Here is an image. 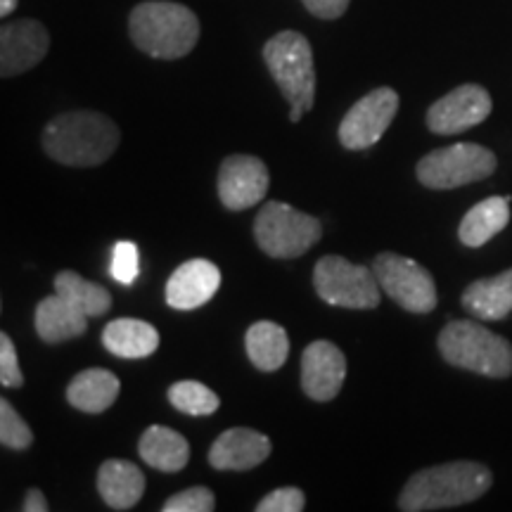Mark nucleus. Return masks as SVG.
<instances>
[{
	"label": "nucleus",
	"instance_id": "f257e3e1",
	"mask_svg": "<svg viewBox=\"0 0 512 512\" xmlns=\"http://www.w3.org/2000/svg\"><path fill=\"white\" fill-rule=\"evenodd\" d=\"M491 470L475 460H453L415 472L401 489L399 510L430 512L458 508L482 498L491 489Z\"/></svg>",
	"mask_w": 512,
	"mask_h": 512
},
{
	"label": "nucleus",
	"instance_id": "f03ea898",
	"mask_svg": "<svg viewBox=\"0 0 512 512\" xmlns=\"http://www.w3.org/2000/svg\"><path fill=\"white\" fill-rule=\"evenodd\" d=\"M119 128L100 112H64L43 128V150L64 166H98L114 155L119 145Z\"/></svg>",
	"mask_w": 512,
	"mask_h": 512
},
{
	"label": "nucleus",
	"instance_id": "7ed1b4c3",
	"mask_svg": "<svg viewBox=\"0 0 512 512\" xmlns=\"http://www.w3.org/2000/svg\"><path fill=\"white\" fill-rule=\"evenodd\" d=\"M128 36L155 60H181L200 41V19L181 3L147 0L128 15Z\"/></svg>",
	"mask_w": 512,
	"mask_h": 512
},
{
	"label": "nucleus",
	"instance_id": "20e7f679",
	"mask_svg": "<svg viewBox=\"0 0 512 512\" xmlns=\"http://www.w3.org/2000/svg\"><path fill=\"white\" fill-rule=\"evenodd\" d=\"M437 344L448 366L496 380L512 375V344L475 320H451L439 332Z\"/></svg>",
	"mask_w": 512,
	"mask_h": 512
},
{
	"label": "nucleus",
	"instance_id": "39448f33",
	"mask_svg": "<svg viewBox=\"0 0 512 512\" xmlns=\"http://www.w3.org/2000/svg\"><path fill=\"white\" fill-rule=\"evenodd\" d=\"M264 62L290 102V121L297 124L316 102V69L309 38L299 31H280L264 46Z\"/></svg>",
	"mask_w": 512,
	"mask_h": 512
},
{
	"label": "nucleus",
	"instance_id": "423d86ee",
	"mask_svg": "<svg viewBox=\"0 0 512 512\" xmlns=\"http://www.w3.org/2000/svg\"><path fill=\"white\" fill-rule=\"evenodd\" d=\"M323 226L311 214L285 202H266L256 214L254 238L259 249L273 259H297L318 245Z\"/></svg>",
	"mask_w": 512,
	"mask_h": 512
},
{
	"label": "nucleus",
	"instance_id": "0eeeda50",
	"mask_svg": "<svg viewBox=\"0 0 512 512\" xmlns=\"http://www.w3.org/2000/svg\"><path fill=\"white\" fill-rule=\"evenodd\" d=\"M498 159L489 147L479 143H456L439 147L425 155L415 166L418 181L430 190H453L477 183L496 171Z\"/></svg>",
	"mask_w": 512,
	"mask_h": 512
},
{
	"label": "nucleus",
	"instance_id": "6e6552de",
	"mask_svg": "<svg viewBox=\"0 0 512 512\" xmlns=\"http://www.w3.org/2000/svg\"><path fill=\"white\" fill-rule=\"evenodd\" d=\"M313 287L325 304L339 309H377L382 287L373 268L351 264L339 254H328L313 268Z\"/></svg>",
	"mask_w": 512,
	"mask_h": 512
},
{
	"label": "nucleus",
	"instance_id": "1a4fd4ad",
	"mask_svg": "<svg viewBox=\"0 0 512 512\" xmlns=\"http://www.w3.org/2000/svg\"><path fill=\"white\" fill-rule=\"evenodd\" d=\"M373 273L382 294L394 299L408 313H430L437 309V285L432 273L411 256L382 252L373 259Z\"/></svg>",
	"mask_w": 512,
	"mask_h": 512
},
{
	"label": "nucleus",
	"instance_id": "9d476101",
	"mask_svg": "<svg viewBox=\"0 0 512 512\" xmlns=\"http://www.w3.org/2000/svg\"><path fill=\"white\" fill-rule=\"evenodd\" d=\"M399 112V93L392 88H375L363 95L339 124L337 138L347 150H368L387 133Z\"/></svg>",
	"mask_w": 512,
	"mask_h": 512
},
{
	"label": "nucleus",
	"instance_id": "9b49d317",
	"mask_svg": "<svg viewBox=\"0 0 512 512\" xmlns=\"http://www.w3.org/2000/svg\"><path fill=\"white\" fill-rule=\"evenodd\" d=\"M491 95L477 83L453 88L444 98H439L427 110V128L437 136H458V133L475 128L491 114Z\"/></svg>",
	"mask_w": 512,
	"mask_h": 512
},
{
	"label": "nucleus",
	"instance_id": "f8f14e48",
	"mask_svg": "<svg viewBox=\"0 0 512 512\" xmlns=\"http://www.w3.org/2000/svg\"><path fill=\"white\" fill-rule=\"evenodd\" d=\"M268 176L266 164L252 155H230L219 169V200L230 211L252 209L266 197Z\"/></svg>",
	"mask_w": 512,
	"mask_h": 512
},
{
	"label": "nucleus",
	"instance_id": "ddd939ff",
	"mask_svg": "<svg viewBox=\"0 0 512 512\" xmlns=\"http://www.w3.org/2000/svg\"><path fill=\"white\" fill-rule=\"evenodd\" d=\"M50 34L36 19H15L0 29V76L12 79L34 69L48 55Z\"/></svg>",
	"mask_w": 512,
	"mask_h": 512
},
{
	"label": "nucleus",
	"instance_id": "4468645a",
	"mask_svg": "<svg viewBox=\"0 0 512 512\" xmlns=\"http://www.w3.org/2000/svg\"><path fill=\"white\" fill-rule=\"evenodd\" d=\"M347 377V358L337 344L318 339L302 354V389L309 399L325 403L337 399Z\"/></svg>",
	"mask_w": 512,
	"mask_h": 512
},
{
	"label": "nucleus",
	"instance_id": "2eb2a0df",
	"mask_svg": "<svg viewBox=\"0 0 512 512\" xmlns=\"http://www.w3.org/2000/svg\"><path fill=\"white\" fill-rule=\"evenodd\" d=\"M221 271L207 259H190L166 280V304L176 311L200 309L219 292Z\"/></svg>",
	"mask_w": 512,
	"mask_h": 512
},
{
	"label": "nucleus",
	"instance_id": "dca6fc26",
	"mask_svg": "<svg viewBox=\"0 0 512 512\" xmlns=\"http://www.w3.org/2000/svg\"><path fill=\"white\" fill-rule=\"evenodd\" d=\"M271 456V439L266 434L249 430V427H233L219 434L209 448V465L214 470H252Z\"/></svg>",
	"mask_w": 512,
	"mask_h": 512
},
{
	"label": "nucleus",
	"instance_id": "f3484780",
	"mask_svg": "<svg viewBox=\"0 0 512 512\" xmlns=\"http://www.w3.org/2000/svg\"><path fill=\"white\" fill-rule=\"evenodd\" d=\"M34 328L46 344H60L88 332V316L74 309L62 294L55 292L38 302L34 313Z\"/></svg>",
	"mask_w": 512,
	"mask_h": 512
},
{
	"label": "nucleus",
	"instance_id": "a211bd4d",
	"mask_svg": "<svg viewBox=\"0 0 512 512\" xmlns=\"http://www.w3.org/2000/svg\"><path fill=\"white\" fill-rule=\"evenodd\" d=\"M98 494L112 510H131L145 494V475L131 460H105L98 470Z\"/></svg>",
	"mask_w": 512,
	"mask_h": 512
},
{
	"label": "nucleus",
	"instance_id": "6ab92c4d",
	"mask_svg": "<svg viewBox=\"0 0 512 512\" xmlns=\"http://www.w3.org/2000/svg\"><path fill=\"white\" fill-rule=\"evenodd\" d=\"M465 311L479 320H503L512 313V268L494 275V278L475 280L465 287Z\"/></svg>",
	"mask_w": 512,
	"mask_h": 512
},
{
	"label": "nucleus",
	"instance_id": "aec40b11",
	"mask_svg": "<svg viewBox=\"0 0 512 512\" xmlns=\"http://www.w3.org/2000/svg\"><path fill=\"white\" fill-rule=\"evenodd\" d=\"M102 347L119 358H147L159 347V332L147 320L117 318L102 330Z\"/></svg>",
	"mask_w": 512,
	"mask_h": 512
},
{
	"label": "nucleus",
	"instance_id": "412c9836",
	"mask_svg": "<svg viewBox=\"0 0 512 512\" xmlns=\"http://www.w3.org/2000/svg\"><path fill=\"white\" fill-rule=\"evenodd\" d=\"M510 223V197H486L463 216L458 238L465 247H484Z\"/></svg>",
	"mask_w": 512,
	"mask_h": 512
},
{
	"label": "nucleus",
	"instance_id": "4be33fe9",
	"mask_svg": "<svg viewBox=\"0 0 512 512\" xmlns=\"http://www.w3.org/2000/svg\"><path fill=\"white\" fill-rule=\"evenodd\" d=\"M121 389L119 377L105 368H88L69 382L67 401L76 411L105 413L117 401Z\"/></svg>",
	"mask_w": 512,
	"mask_h": 512
},
{
	"label": "nucleus",
	"instance_id": "5701e85b",
	"mask_svg": "<svg viewBox=\"0 0 512 512\" xmlns=\"http://www.w3.org/2000/svg\"><path fill=\"white\" fill-rule=\"evenodd\" d=\"M138 453L143 463L155 467V470L181 472L190 460V444L181 432L171 430V427L152 425L140 437Z\"/></svg>",
	"mask_w": 512,
	"mask_h": 512
},
{
	"label": "nucleus",
	"instance_id": "b1692460",
	"mask_svg": "<svg viewBox=\"0 0 512 512\" xmlns=\"http://www.w3.org/2000/svg\"><path fill=\"white\" fill-rule=\"evenodd\" d=\"M245 349L256 370L273 373V370L283 368L290 356V337L283 325L273 323V320H259L247 330Z\"/></svg>",
	"mask_w": 512,
	"mask_h": 512
},
{
	"label": "nucleus",
	"instance_id": "393cba45",
	"mask_svg": "<svg viewBox=\"0 0 512 512\" xmlns=\"http://www.w3.org/2000/svg\"><path fill=\"white\" fill-rule=\"evenodd\" d=\"M53 285L57 294H62L74 309L86 313L88 318H98L112 309V294L76 271H60L55 275Z\"/></svg>",
	"mask_w": 512,
	"mask_h": 512
},
{
	"label": "nucleus",
	"instance_id": "a878e982",
	"mask_svg": "<svg viewBox=\"0 0 512 512\" xmlns=\"http://www.w3.org/2000/svg\"><path fill=\"white\" fill-rule=\"evenodd\" d=\"M166 399H169L171 406L176 411H181L185 415H211L219 411L221 399L214 389H209L207 384L195 382V380H181L176 384H171L169 392H166Z\"/></svg>",
	"mask_w": 512,
	"mask_h": 512
},
{
	"label": "nucleus",
	"instance_id": "bb28decb",
	"mask_svg": "<svg viewBox=\"0 0 512 512\" xmlns=\"http://www.w3.org/2000/svg\"><path fill=\"white\" fill-rule=\"evenodd\" d=\"M0 444L12 451H27L34 444V432L8 399H0Z\"/></svg>",
	"mask_w": 512,
	"mask_h": 512
},
{
	"label": "nucleus",
	"instance_id": "cd10ccee",
	"mask_svg": "<svg viewBox=\"0 0 512 512\" xmlns=\"http://www.w3.org/2000/svg\"><path fill=\"white\" fill-rule=\"evenodd\" d=\"M138 247L133 242L121 240L112 249L110 261V275L119 285H133L138 278L140 264H138Z\"/></svg>",
	"mask_w": 512,
	"mask_h": 512
},
{
	"label": "nucleus",
	"instance_id": "c85d7f7f",
	"mask_svg": "<svg viewBox=\"0 0 512 512\" xmlns=\"http://www.w3.org/2000/svg\"><path fill=\"white\" fill-rule=\"evenodd\" d=\"M214 508L216 496L207 486H192V489L166 498V503L162 505L164 512H211Z\"/></svg>",
	"mask_w": 512,
	"mask_h": 512
},
{
	"label": "nucleus",
	"instance_id": "c756f323",
	"mask_svg": "<svg viewBox=\"0 0 512 512\" xmlns=\"http://www.w3.org/2000/svg\"><path fill=\"white\" fill-rule=\"evenodd\" d=\"M306 505V496L297 486H283L256 503V512H302Z\"/></svg>",
	"mask_w": 512,
	"mask_h": 512
},
{
	"label": "nucleus",
	"instance_id": "7c9ffc66",
	"mask_svg": "<svg viewBox=\"0 0 512 512\" xmlns=\"http://www.w3.org/2000/svg\"><path fill=\"white\" fill-rule=\"evenodd\" d=\"M0 384L8 389H19L24 384L22 368L17 361V349L8 332L0 335Z\"/></svg>",
	"mask_w": 512,
	"mask_h": 512
},
{
	"label": "nucleus",
	"instance_id": "2f4dec72",
	"mask_svg": "<svg viewBox=\"0 0 512 512\" xmlns=\"http://www.w3.org/2000/svg\"><path fill=\"white\" fill-rule=\"evenodd\" d=\"M302 3L313 17L337 19V17H342L344 12H347L351 0H302Z\"/></svg>",
	"mask_w": 512,
	"mask_h": 512
},
{
	"label": "nucleus",
	"instance_id": "473e14b6",
	"mask_svg": "<svg viewBox=\"0 0 512 512\" xmlns=\"http://www.w3.org/2000/svg\"><path fill=\"white\" fill-rule=\"evenodd\" d=\"M22 510H24V512H48V510H50L48 498L43 496L41 489H29L27 496H24Z\"/></svg>",
	"mask_w": 512,
	"mask_h": 512
},
{
	"label": "nucleus",
	"instance_id": "72a5a7b5",
	"mask_svg": "<svg viewBox=\"0 0 512 512\" xmlns=\"http://www.w3.org/2000/svg\"><path fill=\"white\" fill-rule=\"evenodd\" d=\"M17 0H0V15L10 17V12H15Z\"/></svg>",
	"mask_w": 512,
	"mask_h": 512
}]
</instances>
